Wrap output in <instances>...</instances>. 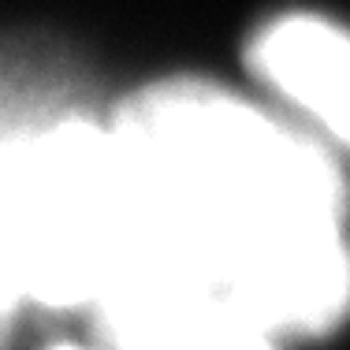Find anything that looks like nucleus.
I'll use <instances>...</instances> for the list:
<instances>
[{"label":"nucleus","instance_id":"obj_2","mask_svg":"<svg viewBox=\"0 0 350 350\" xmlns=\"http://www.w3.org/2000/svg\"><path fill=\"white\" fill-rule=\"evenodd\" d=\"M112 350H272V332L231 298L183 276H131L101 298Z\"/></svg>","mask_w":350,"mask_h":350},{"label":"nucleus","instance_id":"obj_4","mask_svg":"<svg viewBox=\"0 0 350 350\" xmlns=\"http://www.w3.org/2000/svg\"><path fill=\"white\" fill-rule=\"evenodd\" d=\"M56 350H86V347H56ZM108 350H112V347H108Z\"/></svg>","mask_w":350,"mask_h":350},{"label":"nucleus","instance_id":"obj_1","mask_svg":"<svg viewBox=\"0 0 350 350\" xmlns=\"http://www.w3.org/2000/svg\"><path fill=\"white\" fill-rule=\"evenodd\" d=\"M112 135L138 231L123 280L205 283L269 332H317L347 310L343 187L317 146L202 86L138 97Z\"/></svg>","mask_w":350,"mask_h":350},{"label":"nucleus","instance_id":"obj_3","mask_svg":"<svg viewBox=\"0 0 350 350\" xmlns=\"http://www.w3.org/2000/svg\"><path fill=\"white\" fill-rule=\"evenodd\" d=\"M257 68L332 138L350 142V38L343 30L321 19H283L265 30Z\"/></svg>","mask_w":350,"mask_h":350}]
</instances>
